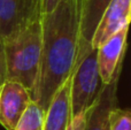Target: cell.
I'll use <instances>...</instances> for the list:
<instances>
[{
    "mask_svg": "<svg viewBox=\"0 0 131 130\" xmlns=\"http://www.w3.org/2000/svg\"><path fill=\"white\" fill-rule=\"evenodd\" d=\"M45 111L35 101H30L14 130H43Z\"/></svg>",
    "mask_w": 131,
    "mask_h": 130,
    "instance_id": "obj_11",
    "label": "cell"
},
{
    "mask_svg": "<svg viewBox=\"0 0 131 130\" xmlns=\"http://www.w3.org/2000/svg\"><path fill=\"white\" fill-rule=\"evenodd\" d=\"M71 75L60 85L45 112L43 130H67L71 121L70 113Z\"/></svg>",
    "mask_w": 131,
    "mask_h": 130,
    "instance_id": "obj_10",
    "label": "cell"
},
{
    "mask_svg": "<svg viewBox=\"0 0 131 130\" xmlns=\"http://www.w3.org/2000/svg\"><path fill=\"white\" fill-rule=\"evenodd\" d=\"M2 2H4V0H0V9H1V5H2Z\"/></svg>",
    "mask_w": 131,
    "mask_h": 130,
    "instance_id": "obj_17",
    "label": "cell"
},
{
    "mask_svg": "<svg viewBox=\"0 0 131 130\" xmlns=\"http://www.w3.org/2000/svg\"><path fill=\"white\" fill-rule=\"evenodd\" d=\"M41 52L31 100L46 112L60 85L71 75L78 43L75 0H62L53 12L41 15Z\"/></svg>",
    "mask_w": 131,
    "mask_h": 130,
    "instance_id": "obj_1",
    "label": "cell"
},
{
    "mask_svg": "<svg viewBox=\"0 0 131 130\" xmlns=\"http://www.w3.org/2000/svg\"><path fill=\"white\" fill-rule=\"evenodd\" d=\"M102 83L97 63V50L92 48L71 73L70 83V113L76 116L92 106Z\"/></svg>",
    "mask_w": 131,
    "mask_h": 130,
    "instance_id": "obj_3",
    "label": "cell"
},
{
    "mask_svg": "<svg viewBox=\"0 0 131 130\" xmlns=\"http://www.w3.org/2000/svg\"><path fill=\"white\" fill-rule=\"evenodd\" d=\"M131 20V0H112L97 25L91 48L97 50L107 39L123 28L129 27Z\"/></svg>",
    "mask_w": 131,
    "mask_h": 130,
    "instance_id": "obj_9",
    "label": "cell"
},
{
    "mask_svg": "<svg viewBox=\"0 0 131 130\" xmlns=\"http://www.w3.org/2000/svg\"><path fill=\"white\" fill-rule=\"evenodd\" d=\"M6 81V66H5V55H4V47L0 41V86Z\"/></svg>",
    "mask_w": 131,
    "mask_h": 130,
    "instance_id": "obj_15",
    "label": "cell"
},
{
    "mask_svg": "<svg viewBox=\"0 0 131 130\" xmlns=\"http://www.w3.org/2000/svg\"><path fill=\"white\" fill-rule=\"evenodd\" d=\"M81 1L82 0H75V2H76V9H77V7H78V5L81 4Z\"/></svg>",
    "mask_w": 131,
    "mask_h": 130,
    "instance_id": "obj_16",
    "label": "cell"
},
{
    "mask_svg": "<svg viewBox=\"0 0 131 130\" xmlns=\"http://www.w3.org/2000/svg\"><path fill=\"white\" fill-rule=\"evenodd\" d=\"M40 17L1 41L6 66V81L20 83L29 91L36 82L40 60Z\"/></svg>",
    "mask_w": 131,
    "mask_h": 130,
    "instance_id": "obj_2",
    "label": "cell"
},
{
    "mask_svg": "<svg viewBox=\"0 0 131 130\" xmlns=\"http://www.w3.org/2000/svg\"><path fill=\"white\" fill-rule=\"evenodd\" d=\"M86 111L85 112L79 113V114H77L76 116L71 117V121H70L67 130H84V127H85Z\"/></svg>",
    "mask_w": 131,
    "mask_h": 130,
    "instance_id": "obj_13",
    "label": "cell"
},
{
    "mask_svg": "<svg viewBox=\"0 0 131 130\" xmlns=\"http://www.w3.org/2000/svg\"><path fill=\"white\" fill-rule=\"evenodd\" d=\"M109 130H131V112L116 107L109 114Z\"/></svg>",
    "mask_w": 131,
    "mask_h": 130,
    "instance_id": "obj_12",
    "label": "cell"
},
{
    "mask_svg": "<svg viewBox=\"0 0 131 130\" xmlns=\"http://www.w3.org/2000/svg\"><path fill=\"white\" fill-rule=\"evenodd\" d=\"M128 30L129 27L123 28L97 48L98 71L102 85L109 84L115 75L116 69L123 62L127 50Z\"/></svg>",
    "mask_w": 131,
    "mask_h": 130,
    "instance_id": "obj_8",
    "label": "cell"
},
{
    "mask_svg": "<svg viewBox=\"0 0 131 130\" xmlns=\"http://www.w3.org/2000/svg\"><path fill=\"white\" fill-rule=\"evenodd\" d=\"M112 0H82L77 7L78 17V43L74 68L90 52L91 40L100 18Z\"/></svg>",
    "mask_w": 131,
    "mask_h": 130,
    "instance_id": "obj_5",
    "label": "cell"
},
{
    "mask_svg": "<svg viewBox=\"0 0 131 130\" xmlns=\"http://www.w3.org/2000/svg\"><path fill=\"white\" fill-rule=\"evenodd\" d=\"M31 101L30 91L17 82L5 81L0 86V126L14 130Z\"/></svg>",
    "mask_w": 131,
    "mask_h": 130,
    "instance_id": "obj_7",
    "label": "cell"
},
{
    "mask_svg": "<svg viewBox=\"0 0 131 130\" xmlns=\"http://www.w3.org/2000/svg\"><path fill=\"white\" fill-rule=\"evenodd\" d=\"M123 62L116 69L109 84L102 85L98 97L86 111L84 130H109V114L117 106V86L122 74Z\"/></svg>",
    "mask_w": 131,
    "mask_h": 130,
    "instance_id": "obj_6",
    "label": "cell"
},
{
    "mask_svg": "<svg viewBox=\"0 0 131 130\" xmlns=\"http://www.w3.org/2000/svg\"><path fill=\"white\" fill-rule=\"evenodd\" d=\"M62 0H40V14L45 15L55 9Z\"/></svg>",
    "mask_w": 131,
    "mask_h": 130,
    "instance_id": "obj_14",
    "label": "cell"
},
{
    "mask_svg": "<svg viewBox=\"0 0 131 130\" xmlns=\"http://www.w3.org/2000/svg\"><path fill=\"white\" fill-rule=\"evenodd\" d=\"M40 16V0H4L0 9V41Z\"/></svg>",
    "mask_w": 131,
    "mask_h": 130,
    "instance_id": "obj_4",
    "label": "cell"
}]
</instances>
